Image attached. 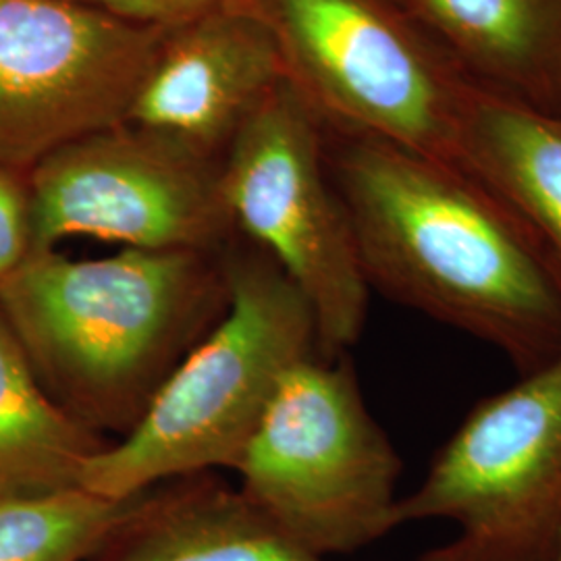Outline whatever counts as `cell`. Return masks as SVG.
<instances>
[{"label": "cell", "mask_w": 561, "mask_h": 561, "mask_svg": "<svg viewBox=\"0 0 561 561\" xmlns=\"http://www.w3.org/2000/svg\"><path fill=\"white\" fill-rule=\"evenodd\" d=\"M463 73L561 113V0H405Z\"/></svg>", "instance_id": "7c38bea8"}, {"label": "cell", "mask_w": 561, "mask_h": 561, "mask_svg": "<svg viewBox=\"0 0 561 561\" xmlns=\"http://www.w3.org/2000/svg\"><path fill=\"white\" fill-rule=\"evenodd\" d=\"M283 80L266 25L233 7L167 32L125 123L222 159L241 125Z\"/></svg>", "instance_id": "30bf717a"}, {"label": "cell", "mask_w": 561, "mask_h": 561, "mask_svg": "<svg viewBox=\"0 0 561 561\" xmlns=\"http://www.w3.org/2000/svg\"><path fill=\"white\" fill-rule=\"evenodd\" d=\"M32 254L27 173L0 164V287Z\"/></svg>", "instance_id": "2e32d148"}, {"label": "cell", "mask_w": 561, "mask_h": 561, "mask_svg": "<svg viewBox=\"0 0 561 561\" xmlns=\"http://www.w3.org/2000/svg\"><path fill=\"white\" fill-rule=\"evenodd\" d=\"M398 526L447 520L449 561H556L561 542V356L479 401L400 497Z\"/></svg>", "instance_id": "52a82bcc"}, {"label": "cell", "mask_w": 561, "mask_h": 561, "mask_svg": "<svg viewBox=\"0 0 561 561\" xmlns=\"http://www.w3.org/2000/svg\"><path fill=\"white\" fill-rule=\"evenodd\" d=\"M164 36L78 0H0V164L30 173L125 123Z\"/></svg>", "instance_id": "9c48e42d"}, {"label": "cell", "mask_w": 561, "mask_h": 561, "mask_svg": "<svg viewBox=\"0 0 561 561\" xmlns=\"http://www.w3.org/2000/svg\"><path fill=\"white\" fill-rule=\"evenodd\" d=\"M221 254L123 248L76 261L32 252L0 310L42 387L96 435L125 437L183 358L221 321Z\"/></svg>", "instance_id": "7a4b0ae2"}, {"label": "cell", "mask_w": 561, "mask_h": 561, "mask_svg": "<svg viewBox=\"0 0 561 561\" xmlns=\"http://www.w3.org/2000/svg\"><path fill=\"white\" fill-rule=\"evenodd\" d=\"M277 44L287 83L329 134L461 164L474 92L405 0H241Z\"/></svg>", "instance_id": "277c9868"}, {"label": "cell", "mask_w": 561, "mask_h": 561, "mask_svg": "<svg viewBox=\"0 0 561 561\" xmlns=\"http://www.w3.org/2000/svg\"><path fill=\"white\" fill-rule=\"evenodd\" d=\"M90 561H329L287 539L208 474L150 491L140 512ZM414 561H447L442 549Z\"/></svg>", "instance_id": "8fae6325"}, {"label": "cell", "mask_w": 561, "mask_h": 561, "mask_svg": "<svg viewBox=\"0 0 561 561\" xmlns=\"http://www.w3.org/2000/svg\"><path fill=\"white\" fill-rule=\"evenodd\" d=\"M221 171L222 159L131 123L69 141L27 173L32 252L94 238L221 254L238 236Z\"/></svg>", "instance_id": "ba28073f"}, {"label": "cell", "mask_w": 561, "mask_h": 561, "mask_svg": "<svg viewBox=\"0 0 561 561\" xmlns=\"http://www.w3.org/2000/svg\"><path fill=\"white\" fill-rule=\"evenodd\" d=\"M556 561H561V542H560V551H558V558H556Z\"/></svg>", "instance_id": "ac0fdd59"}, {"label": "cell", "mask_w": 561, "mask_h": 561, "mask_svg": "<svg viewBox=\"0 0 561 561\" xmlns=\"http://www.w3.org/2000/svg\"><path fill=\"white\" fill-rule=\"evenodd\" d=\"M106 445L46 393L0 310V491L80 486L83 466Z\"/></svg>", "instance_id": "5bb4252c"}, {"label": "cell", "mask_w": 561, "mask_h": 561, "mask_svg": "<svg viewBox=\"0 0 561 561\" xmlns=\"http://www.w3.org/2000/svg\"><path fill=\"white\" fill-rule=\"evenodd\" d=\"M229 306L164 381L141 421L83 466L80 489L131 500L169 482L236 470L283 377L321 354L300 289L254 243L221 252Z\"/></svg>", "instance_id": "3957f363"}, {"label": "cell", "mask_w": 561, "mask_h": 561, "mask_svg": "<svg viewBox=\"0 0 561 561\" xmlns=\"http://www.w3.org/2000/svg\"><path fill=\"white\" fill-rule=\"evenodd\" d=\"M115 20L173 32L219 11L240 7L241 0H78Z\"/></svg>", "instance_id": "e0dca14e"}, {"label": "cell", "mask_w": 561, "mask_h": 561, "mask_svg": "<svg viewBox=\"0 0 561 561\" xmlns=\"http://www.w3.org/2000/svg\"><path fill=\"white\" fill-rule=\"evenodd\" d=\"M221 183L238 236L268 254L308 301L322 356H343L362 337L370 287L329 175L324 127L287 80L225 150Z\"/></svg>", "instance_id": "8992f818"}, {"label": "cell", "mask_w": 561, "mask_h": 561, "mask_svg": "<svg viewBox=\"0 0 561 561\" xmlns=\"http://www.w3.org/2000/svg\"><path fill=\"white\" fill-rule=\"evenodd\" d=\"M327 134L370 289L495 347L518 375L561 356V275L481 180L389 141Z\"/></svg>", "instance_id": "6da1fadb"}, {"label": "cell", "mask_w": 561, "mask_h": 561, "mask_svg": "<svg viewBox=\"0 0 561 561\" xmlns=\"http://www.w3.org/2000/svg\"><path fill=\"white\" fill-rule=\"evenodd\" d=\"M266 520L329 558L398 528L401 460L343 356L314 354L280 381L236 466Z\"/></svg>", "instance_id": "5b68a950"}, {"label": "cell", "mask_w": 561, "mask_h": 561, "mask_svg": "<svg viewBox=\"0 0 561 561\" xmlns=\"http://www.w3.org/2000/svg\"><path fill=\"white\" fill-rule=\"evenodd\" d=\"M461 167L520 219L561 275V113L477 83L463 121Z\"/></svg>", "instance_id": "4fadbf2b"}, {"label": "cell", "mask_w": 561, "mask_h": 561, "mask_svg": "<svg viewBox=\"0 0 561 561\" xmlns=\"http://www.w3.org/2000/svg\"><path fill=\"white\" fill-rule=\"evenodd\" d=\"M148 495L106 500L80 486L0 491V561H90L140 512Z\"/></svg>", "instance_id": "9a60e30c"}]
</instances>
